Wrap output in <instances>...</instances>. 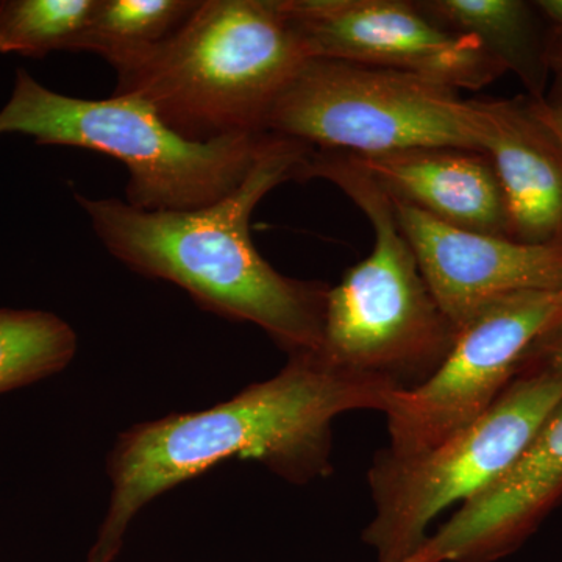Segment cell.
I'll use <instances>...</instances> for the list:
<instances>
[{
  "label": "cell",
  "instance_id": "cell-15",
  "mask_svg": "<svg viewBox=\"0 0 562 562\" xmlns=\"http://www.w3.org/2000/svg\"><path fill=\"white\" fill-rule=\"evenodd\" d=\"M76 351V331L57 314L0 308V395L61 372Z\"/></svg>",
  "mask_w": 562,
  "mask_h": 562
},
{
  "label": "cell",
  "instance_id": "cell-10",
  "mask_svg": "<svg viewBox=\"0 0 562 562\" xmlns=\"http://www.w3.org/2000/svg\"><path fill=\"white\" fill-rule=\"evenodd\" d=\"M391 201L432 297L457 330L506 295L562 291V244L532 246L462 231Z\"/></svg>",
  "mask_w": 562,
  "mask_h": 562
},
{
  "label": "cell",
  "instance_id": "cell-13",
  "mask_svg": "<svg viewBox=\"0 0 562 562\" xmlns=\"http://www.w3.org/2000/svg\"><path fill=\"white\" fill-rule=\"evenodd\" d=\"M351 157L395 201L462 231L512 238L501 181L483 151L412 147Z\"/></svg>",
  "mask_w": 562,
  "mask_h": 562
},
{
  "label": "cell",
  "instance_id": "cell-6",
  "mask_svg": "<svg viewBox=\"0 0 562 562\" xmlns=\"http://www.w3.org/2000/svg\"><path fill=\"white\" fill-rule=\"evenodd\" d=\"M265 132L317 150H480L471 99L403 70L310 58L273 103Z\"/></svg>",
  "mask_w": 562,
  "mask_h": 562
},
{
  "label": "cell",
  "instance_id": "cell-3",
  "mask_svg": "<svg viewBox=\"0 0 562 562\" xmlns=\"http://www.w3.org/2000/svg\"><path fill=\"white\" fill-rule=\"evenodd\" d=\"M310 58L280 0H203L168 40L113 66L114 94L146 102L184 139L255 135Z\"/></svg>",
  "mask_w": 562,
  "mask_h": 562
},
{
  "label": "cell",
  "instance_id": "cell-5",
  "mask_svg": "<svg viewBox=\"0 0 562 562\" xmlns=\"http://www.w3.org/2000/svg\"><path fill=\"white\" fill-rule=\"evenodd\" d=\"M21 133L41 146L101 151L131 173L127 203L144 211L203 209L235 191L268 147L271 133L184 139L133 95L85 101L49 90L16 70L0 110V135Z\"/></svg>",
  "mask_w": 562,
  "mask_h": 562
},
{
  "label": "cell",
  "instance_id": "cell-7",
  "mask_svg": "<svg viewBox=\"0 0 562 562\" xmlns=\"http://www.w3.org/2000/svg\"><path fill=\"white\" fill-rule=\"evenodd\" d=\"M561 401L562 380L531 371L439 446L408 457L376 454L368 475L373 517L362 531L376 562L412 560L432 520L494 483Z\"/></svg>",
  "mask_w": 562,
  "mask_h": 562
},
{
  "label": "cell",
  "instance_id": "cell-11",
  "mask_svg": "<svg viewBox=\"0 0 562 562\" xmlns=\"http://www.w3.org/2000/svg\"><path fill=\"white\" fill-rule=\"evenodd\" d=\"M562 497V401L505 472L408 562H494L513 552Z\"/></svg>",
  "mask_w": 562,
  "mask_h": 562
},
{
  "label": "cell",
  "instance_id": "cell-20",
  "mask_svg": "<svg viewBox=\"0 0 562 562\" xmlns=\"http://www.w3.org/2000/svg\"><path fill=\"white\" fill-rule=\"evenodd\" d=\"M542 101L546 103L547 111L552 116L554 124L562 133V74L553 76L552 87L547 90L546 98Z\"/></svg>",
  "mask_w": 562,
  "mask_h": 562
},
{
  "label": "cell",
  "instance_id": "cell-16",
  "mask_svg": "<svg viewBox=\"0 0 562 562\" xmlns=\"http://www.w3.org/2000/svg\"><path fill=\"white\" fill-rule=\"evenodd\" d=\"M198 7V0H95L76 52H92L116 66L168 40Z\"/></svg>",
  "mask_w": 562,
  "mask_h": 562
},
{
  "label": "cell",
  "instance_id": "cell-19",
  "mask_svg": "<svg viewBox=\"0 0 562 562\" xmlns=\"http://www.w3.org/2000/svg\"><path fill=\"white\" fill-rule=\"evenodd\" d=\"M532 3L541 13L550 35L562 38V0H536Z\"/></svg>",
  "mask_w": 562,
  "mask_h": 562
},
{
  "label": "cell",
  "instance_id": "cell-9",
  "mask_svg": "<svg viewBox=\"0 0 562 562\" xmlns=\"http://www.w3.org/2000/svg\"><path fill=\"white\" fill-rule=\"evenodd\" d=\"M312 58L416 74L476 91L506 74L473 36L436 24L416 0H280Z\"/></svg>",
  "mask_w": 562,
  "mask_h": 562
},
{
  "label": "cell",
  "instance_id": "cell-14",
  "mask_svg": "<svg viewBox=\"0 0 562 562\" xmlns=\"http://www.w3.org/2000/svg\"><path fill=\"white\" fill-rule=\"evenodd\" d=\"M436 24L473 36L495 60L514 72L528 98L549 90V29L535 3L525 0H416Z\"/></svg>",
  "mask_w": 562,
  "mask_h": 562
},
{
  "label": "cell",
  "instance_id": "cell-4",
  "mask_svg": "<svg viewBox=\"0 0 562 562\" xmlns=\"http://www.w3.org/2000/svg\"><path fill=\"white\" fill-rule=\"evenodd\" d=\"M338 187L368 217L371 254L330 286L321 353L350 371L413 387L452 349L458 330L439 308L387 192L344 151L313 149L303 181Z\"/></svg>",
  "mask_w": 562,
  "mask_h": 562
},
{
  "label": "cell",
  "instance_id": "cell-1",
  "mask_svg": "<svg viewBox=\"0 0 562 562\" xmlns=\"http://www.w3.org/2000/svg\"><path fill=\"white\" fill-rule=\"evenodd\" d=\"M402 387L341 368L321 351H303L231 401L121 432L106 462L109 509L88 562L113 561L147 503L220 462L257 461L292 484L330 475L333 420L350 412L384 413Z\"/></svg>",
  "mask_w": 562,
  "mask_h": 562
},
{
  "label": "cell",
  "instance_id": "cell-12",
  "mask_svg": "<svg viewBox=\"0 0 562 562\" xmlns=\"http://www.w3.org/2000/svg\"><path fill=\"white\" fill-rule=\"evenodd\" d=\"M480 150L490 158L517 243L562 244V143L539 99H471Z\"/></svg>",
  "mask_w": 562,
  "mask_h": 562
},
{
  "label": "cell",
  "instance_id": "cell-22",
  "mask_svg": "<svg viewBox=\"0 0 562 562\" xmlns=\"http://www.w3.org/2000/svg\"><path fill=\"white\" fill-rule=\"evenodd\" d=\"M539 105H541L543 116H546L547 120H549L550 124H552L554 132L558 133V136H560L561 143H562V133H561L560 128L557 127V124H554L552 116H550V114H549V111H547L546 103H543L542 99H539ZM558 308H560V314H558V324H561V322H562V291L558 292ZM557 325H554V327H557Z\"/></svg>",
  "mask_w": 562,
  "mask_h": 562
},
{
  "label": "cell",
  "instance_id": "cell-18",
  "mask_svg": "<svg viewBox=\"0 0 562 562\" xmlns=\"http://www.w3.org/2000/svg\"><path fill=\"white\" fill-rule=\"evenodd\" d=\"M528 361L532 371L547 372L562 380V322L532 344L524 364Z\"/></svg>",
  "mask_w": 562,
  "mask_h": 562
},
{
  "label": "cell",
  "instance_id": "cell-17",
  "mask_svg": "<svg viewBox=\"0 0 562 562\" xmlns=\"http://www.w3.org/2000/svg\"><path fill=\"white\" fill-rule=\"evenodd\" d=\"M95 0H2L0 54L43 58L76 50Z\"/></svg>",
  "mask_w": 562,
  "mask_h": 562
},
{
  "label": "cell",
  "instance_id": "cell-8",
  "mask_svg": "<svg viewBox=\"0 0 562 562\" xmlns=\"http://www.w3.org/2000/svg\"><path fill=\"white\" fill-rule=\"evenodd\" d=\"M558 292L525 291L472 317L425 382L392 395L383 413L387 452H425L480 419L514 382L532 344L558 324Z\"/></svg>",
  "mask_w": 562,
  "mask_h": 562
},
{
  "label": "cell",
  "instance_id": "cell-21",
  "mask_svg": "<svg viewBox=\"0 0 562 562\" xmlns=\"http://www.w3.org/2000/svg\"><path fill=\"white\" fill-rule=\"evenodd\" d=\"M549 65L553 76L562 74V38L549 33Z\"/></svg>",
  "mask_w": 562,
  "mask_h": 562
},
{
  "label": "cell",
  "instance_id": "cell-2",
  "mask_svg": "<svg viewBox=\"0 0 562 562\" xmlns=\"http://www.w3.org/2000/svg\"><path fill=\"white\" fill-rule=\"evenodd\" d=\"M312 151L272 135L243 183L203 209L144 211L120 199H76L105 249L132 271L171 281L209 312L257 325L288 355L321 351L330 286L276 271L250 236L258 203L280 184L303 181Z\"/></svg>",
  "mask_w": 562,
  "mask_h": 562
}]
</instances>
